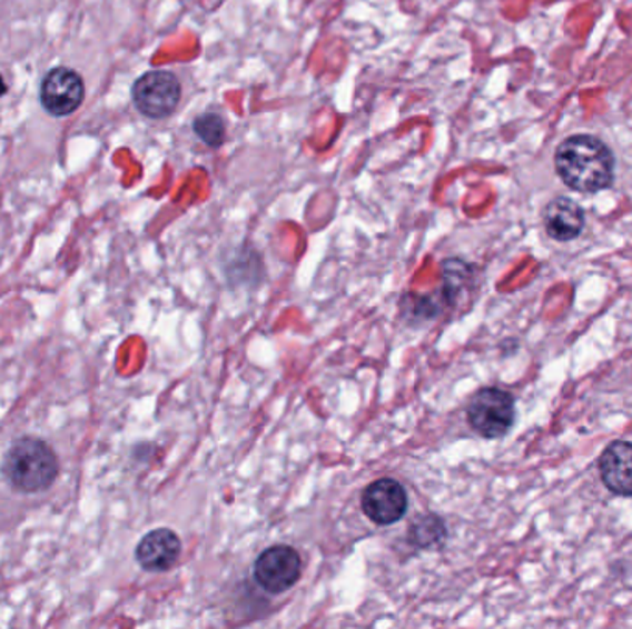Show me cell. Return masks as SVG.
Returning <instances> with one entry per match:
<instances>
[{
	"mask_svg": "<svg viewBox=\"0 0 632 629\" xmlns=\"http://www.w3.org/2000/svg\"><path fill=\"white\" fill-rule=\"evenodd\" d=\"M0 471L19 493H41L56 482L60 461L47 441L22 436L6 450Z\"/></svg>",
	"mask_w": 632,
	"mask_h": 629,
	"instance_id": "7a4b0ae2",
	"label": "cell"
},
{
	"mask_svg": "<svg viewBox=\"0 0 632 629\" xmlns=\"http://www.w3.org/2000/svg\"><path fill=\"white\" fill-rule=\"evenodd\" d=\"M361 506L372 522H376L379 527H388L404 519L409 508V497L398 480L379 478L365 489V493L361 497Z\"/></svg>",
	"mask_w": 632,
	"mask_h": 629,
	"instance_id": "52a82bcc",
	"label": "cell"
},
{
	"mask_svg": "<svg viewBox=\"0 0 632 629\" xmlns=\"http://www.w3.org/2000/svg\"><path fill=\"white\" fill-rule=\"evenodd\" d=\"M86 98V83L77 71L69 67H56L47 72L41 82L39 100L47 113L52 117H69L82 106Z\"/></svg>",
	"mask_w": 632,
	"mask_h": 629,
	"instance_id": "8992f818",
	"label": "cell"
},
{
	"mask_svg": "<svg viewBox=\"0 0 632 629\" xmlns=\"http://www.w3.org/2000/svg\"><path fill=\"white\" fill-rule=\"evenodd\" d=\"M6 91H8V86H6L4 78L0 74V98L4 97Z\"/></svg>",
	"mask_w": 632,
	"mask_h": 629,
	"instance_id": "4fadbf2b",
	"label": "cell"
},
{
	"mask_svg": "<svg viewBox=\"0 0 632 629\" xmlns=\"http://www.w3.org/2000/svg\"><path fill=\"white\" fill-rule=\"evenodd\" d=\"M131 98L139 113L148 119H167L180 103L181 83L169 71L145 72L134 83Z\"/></svg>",
	"mask_w": 632,
	"mask_h": 629,
	"instance_id": "277c9868",
	"label": "cell"
},
{
	"mask_svg": "<svg viewBox=\"0 0 632 629\" xmlns=\"http://www.w3.org/2000/svg\"><path fill=\"white\" fill-rule=\"evenodd\" d=\"M447 532L441 517L424 516L411 527L409 539L421 548H431L446 539Z\"/></svg>",
	"mask_w": 632,
	"mask_h": 629,
	"instance_id": "8fae6325",
	"label": "cell"
},
{
	"mask_svg": "<svg viewBox=\"0 0 632 629\" xmlns=\"http://www.w3.org/2000/svg\"><path fill=\"white\" fill-rule=\"evenodd\" d=\"M468 423L486 440H500L513 429L516 405L508 391L500 388H483L468 405Z\"/></svg>",
	"mask_w": 632,
	"mask_h": 629,
	"instance_id": "3957f363",
	"label": "cell"
},
{
	"mask_svg": "<svg viewBox=\"0 0 632 629\" xmlns=\"http://www.w3.org/2000/svg\"><path fill=\"white\" fill-rule=\"evenodd\" d=\"M302 576V558L293 547L276 545L257 556L254 580L263 591L282 595L296 586Z\"/></svg>",
	"mask_w": 632,
	"mask_h": 629,
	"instance_id": "5b68a950",
	"label": "cell"
},
{
	"mask_svg": "<svg viewBox=\"0 0 632 629\" xmlns=\"http://www.w3.org/2000/svg\"><path fill=\"white\" fill-rule=\"evenodd\" d=\"M555 170L567 189L595 194L614 183L616 158L598 137L579 133L556 148Z\"/></svg>",
	"mask_w": 632,
	"mask_h": 629,
	"instance_id": "6da1fadb",
	"label": "cell"
},
{
	"mask_svg": "<svg viewBox=\"0 0 632 629\" xmlns=\"http://www.w3.org/2000/svg\"><path fill=\"white\" fill-rule=\"evenodd\" d=\"M192 131L195 136L211 148L223 147L226 142V122L223 117L217 113L198 114L192 122Z\"/></svg>",
	"mask_w": 632,
	"mask_h": 629,
	"instance_id": "7c38bea8",
	"label": "cell"
},
{
	"mask_svg": "<svg viewBox=\"0 0 632 629\" xmlns=\"http://www.w3.org/2000/svg\"><path fill=\"white\" fill-rule=\"evenodd\" d=\"M601 480L620 497H632V443L612 441L600 458Z\"/></svg>",
	"mask_w": 632,
	"mask_h": 629,
	"instance_id": "9c48e42d",
	"label": "cell"
},
{
	"mask_svg": "<svg viewBox=\"0 0 632 629\" xmlns=\"http://www.w3.org/2000/svg\"><path fill=\"white\" fill-rule=\"evenodd\" d=\"M181 541L170 528H158L148 532L136 548L139 567L148 572H165L172 569L180 559Z\"/></svg>",
	"mask_w": 632,
	"mask_h": 629,
	"instance_id": "ba28073f",
	"label": "cell"
},
{
	"mask_svg": "<svg viewBox=\"0 0 632 629\" xmlns=\"http://www.w3.org/2000/svg\"><path fill=\"white\" fill-rule=\"evenodd\" d=\"M586 217L579 203L566 196L551 200L544 209V228L550 239L556 242H570L583 233Z\"/></svg>",
	"mask_w": 632,
	"mask_h": 629,
	"instance_id": "30bf717a",
	"label": "cell"
}]
</instances>
